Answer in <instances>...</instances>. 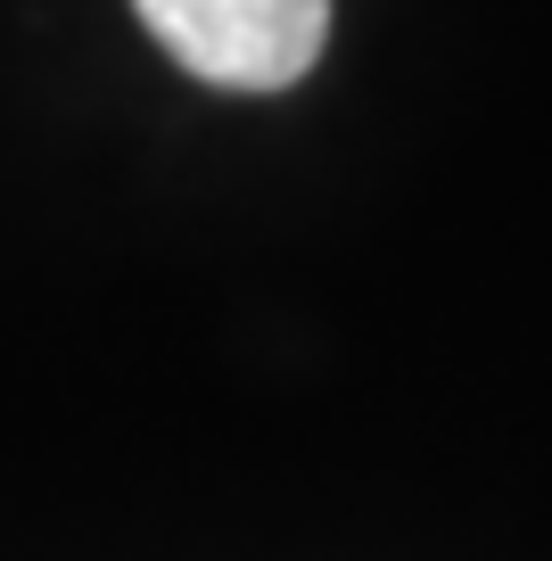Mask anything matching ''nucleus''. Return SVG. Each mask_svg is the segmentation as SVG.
<instances>
[{"label":"nucleus","mask_w":552,"mask_h":561,"mask_svg":"<svg viewBox=\"0 0 552 561\" xmlns=\"http://www.w3.org/2000/svg\"><path fill=\"white\" fill-rule=\"evenodd\" d=\"M133 9L215 91H289L330 42V0H133Z\"/></svg>","instance_id":"obj_1"}]
</instances>
